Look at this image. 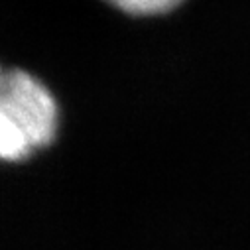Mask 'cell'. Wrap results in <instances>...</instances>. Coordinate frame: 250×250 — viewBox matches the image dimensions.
I'll use <instances>...</instances> for the list:
<instances>
[{"instance_id": "1", "label": "cell", "mask_w": 250, "mask_h": 250, "mask_svg": "<svg viewBox=\"0 0 250 250\" xmlns=\"http://www.w3.org/2000/svg\"><path fill=\"white\" fill-rule=\"evenodd\" d=\"M61 124L51 89L22 67L0 63V162L24 164L47 150Z\"/></svg>"}, {"instance_id": "2", "label": "cell", "mask_w": 250, "mask_h": 250, "mask_svg": "<svg viewBox=\"0 0 250 250\" xmlns=\"http://www.w3.org/2000/svg\"><path fill=\"white\" fill-rule=\"evenodd\" d=\"M104 2L128 16L150 18L175 10L183 0H104Z\"/></svg>"}]
</instances>
